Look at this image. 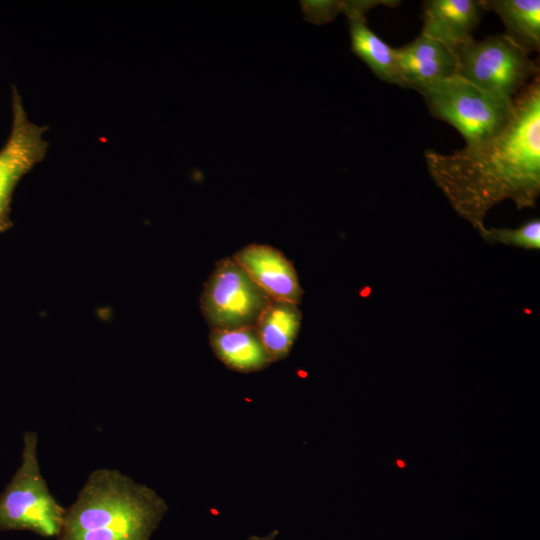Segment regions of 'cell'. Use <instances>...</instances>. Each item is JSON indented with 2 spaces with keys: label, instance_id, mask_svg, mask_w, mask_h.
<instances>
[{
  "label": "cell",
  "instance_id": "cell-11",
  "mask_svg": "<svg viewBox=\"0 0 540 540\" xmlns=\"http://www.w3.org/2000/svg\"><path fill=\"white\" fill-rule=\"evenodd\" d=\"M209 341L216 357L231 370L251 373L272 364L255 327L211 330Z\"/></svg>",
  "mask_w": 540,
  "mask_h": 540
},
{
  "label": "cell",
  "instance_id": "cell-3",
  "mask_svg": "<svg viewBox=\"0 0 540 540\" xmlns=\"http://www.w3.org/2000/svg\"><path fill=\"white\" fill-rule=\"evenodd\" d=\"M65 513L41 473L38 435L26 431L20 466L0 494V530H25L46 538L56 537Z\"/></svg>",
  "mask_w": 540,
  "mask_h": 540
},
{
  "label": "cell",
  "instance_id": "cell-4",
  "mask_svg": "<svg viewBox=\"0 0 540 540\" xmlns=\"http://www.w3.org/2000/svg\"><path fill=\"white\" fill-rule=\"evenodd\" d=\"M430 113L453 126L466 145L481 143L508 123L514 99L488 92L455 75L419 91Z\"/></svg>",
  "mask_w": 540,
  "mask_h": 540
},
{
  "label": "cell",
  "instance_id": "cell-10",
  "mask_svg": "<svg viewBox=\"0 0 540 540\" xmlns=\"http://www.w3.org/2000/svg\"><path fill=\"white\" fill-rule=\"evenodd\" d=\"M485 9L482 0H428L423 3L421 34L453 51L473 40Z\"/></svg>",
  "mask_w": 540,
  "mask_h": 540
},
{
  "label": "cell",
  "instance_id": "cell-6",
  "mask_svg": "<svg viewBox=\"0 0 540 540\" xmlns=\"http://www.w3.org/2000/svg\"><path fill=\"white\" fill-rule=\"evenodd\" d=\"M273 299L234 260H219L205 282L201 313L211 330L255 327Z\"/></svg>",
  "mask_w": 540,
  "mask_h": 540
},
{
  "label": "cell",
  "instance_id": "cell-8",
  "mask_svg": "<svg viewBox=\"0 0 540 540\" xmlns=\"http://www.w3.org/2000/svg\"><path fill=\"white\" fill-rule=\"evenodd\" d=\"M232 257L272 299L300 303L303 290L296 270L281 251L250 244Z\"/></svg>",
  "mask_w": 540,
  "mask_h": 540
},
{
  "label": "cell",
  "instance_id": "cell-5",
  "mask_svg": "<svg viewBox=\"0 0 540 540\" xmlns=\"http://www.w3.org/2000/svg\"><path fill=\"white\" fill-rule=\"evenodd\" d=\"M456 75L479 88L514 99L539 74L529 54L505 33L472 40L454 50Z\"/></svg>",
  "mask_w": 540,
  "mask_h": 540
},
{
  "label": "cell",
  "instance_id": "cell-1",
  "mask_svg": "<svg viewBox=\"0 0 540 540\" xmlns=\"http://www.w3.org/2000/svg\"><path fill=\"white\" fill-rule=\"evenodd\" d=\"M424 158L456 212L478 229L503 200L519 209L534 206L540 191L539 76L514 98L511 117L499 133L448 154L427 149Z\"/></svg>",
  "mask_w": 540,
  "mask_h": 540
},
{
  "label": "cell",
  "instance_id": "cell-2",
  "mask_svg": "<svg viewBox=\"0 0 540 540\" xmlns=\"http://www.w3.org/2000/svg\"><path fill=\"white\" fill-rule=\"evenodd\" d=\"M167 510L154 489L119 470L96 469L66 509L55 540H151Z\"/></svg>",
  "mask_w": 540,
  "mask_h": 540
},
{
  "label": "cell",
  "instance_id": "cell-7",
  "mask_svg": "<svg viewBox=\"0 0 540 540\" xmlns=\"http://www.w3.org/2000/svg\"><path fill=\"white\" fill-rule=\"evenodd\" d=\"M11 102L12 126L6 143L0 149V234L13 226L10 213L16 186L45 158L49 146L44 139L48 126L30 121L15 85H12Z\"/></svg>",
  "mask_w": 540,
  "mask_h": 540
},
{
  "label": "cell",
  "instance_id": "cell-9",
  "mask_svg": "<svg viewBox=\"0 0 540 540\" xmlns=\"http://www.w3.org/2000/svg\"><path fill=\"white\" fill-rule=\"evenodd\" d=\"M396 55L403 87L419 92L456 75L454 51L426 35L396 49Z\"/></svg>",
  "mask_w": 540,
  "mask_h": 540
},
{
  "label": "cell",
  "instance_id": "cell-17",
  "mask_svg": "<svg viewBox=\"0 0 540 540\" xmlns=\"http://www.w3.org/2000/svg\"><path fill=\"white\" fill-rule=\"evenodd\" d=\"M279 535V530L274 529L265 535H251L245 540H276Z\"/></svg>",
  "mask_w": 540,
  "mask_h": 540
},
{
  "label": "cell",
  "instance_id": "cell-12",
  "mask_svg": "<svg viewBox=\"0 0 540 540\" xmlns=\"http://www.w3.org/2000/svg\"><path fill=\"white\" fill-rule=\"evenodd\" d=\"M302 313L298 304L273 299L255 326L272 361L286 358L299 333Z\"/></svg>",
  "mask_w": 540,
  "mask_h": 540
},
{
  "label": "cell",
  "instance_id": "cell-16",
  "mask_svg": "<svg viewBox=\"0 0 540 540\" xmlns=\"http://www.w3.org/2000/svg\"><path fill=\"white\" fill-rule=\"evenodd\" d=\"M303 11L308 21L323 24L341 13V1H304Z\"/></svg>",
  "mask_w": 540,
  "mask_h": 540
},
{
  "label": "cell",
  "instance_id": "cell-14",
  "mask_svg": "<svg viewBox=\"0 0 540 540\" xmlns=\"http://www.w3.org/2000/svg\"><path fill=\"white\" fill-rule=\"evenodd\" d=\"M352 52L382 81L403 87L396 49L389 46L368 26L366 17L349 18Z\"/></svg>",
  "mask_w": 540,
  "mask_h": 540
},
{
  "label": "cell",
  "instance_id": "cell-15",
  "mask_svg": "<svg viewBox=\"0 0 540 540\" xmlns=\"http://www.w3.org/2000/svg\"><path fill=\"white\" fill-rule=\"evenodd\" d=\"M481 236L488 242L503 243L526 249L540 248V221L532 219L519 228H485L479 229Z\"/></svg>",
  "mask_w": 540,
  "mask_h": 540
},
{
  "label": "cell",
  "instance_id": "cell-13",
  "mask_svg": "<svg viewBox=\"0 0 540 540\" xmlns=\"http://www.w3.org/2000/svg\"><path fill=\"white\" fill-rule=\"evenodd\" d=\"M485 11L499 16L506 28V35L525 52L540 48L539 0H482Z\"/></svg>",
  "mask_w": 540,
  "mask_h": 540
}]
</instances>
